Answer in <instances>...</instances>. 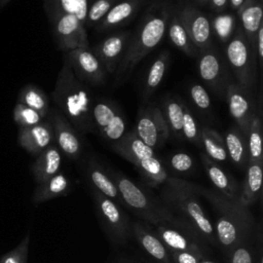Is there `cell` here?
Listing matches in <instances>:
<instances>
[{"instance_id": "13", "label": "cell", "mask_w": 263, "mask_h": 263, "mask_svg": "<svg viewBox=\"0 0 263 263\" xmlns=\"http://www.w3.org/2000/svg\"><path fill=\"white\" fill-rule=\"evenodd\" d=\"M179 14L192 45L199 50L208 49L212 39V26L209 17L191 6H186Z\"/></svg>"}, {"instance_id": "9", "label": "cell", "mask_w": 263, "mask_h": 263, "mask_svg": "<svg viewBox=\"0 0 263 263\" xmlns=\"http://www.w3.org/2000/svg\"><path fill=\"white\" fill-rule=\"evenodd\" d=\"M137 136L150 148H160L167 140L170 130L160 109L150 107L143 110L135 129Z\"/></svg>"}, {"instance_id": "49", "label": "cell", "mask_w": 263, "mask_h": 263, "mask_svg": "<svg viewBox=\"0 0 263 263\" xmlns=\"http://www.w3.org/2000/svg\"><path fill=\"white\" fill-rule=\"evenodd\" d=\"M11 0H0V8L4 7L8 2H10Z\"/></svg>"}, {"instance_id": "20", "label": "cell", "mask_w": 263, "mask_h": 263, "mask_svg": "<svg viewBox=\"0 0 263 263\" xmlns=\"http://www.w3.org/2000/svg\"><path fill=\"white\" fill-rule=\"evenodd\" d=\"M86 175H87L88 181L93 187V190L112 199L113 201L118 203L120 206L124 205L114 180L112 179L110 174H108L98 162L92 160L88 161Z\"/></svg>"}, {"instance_id": "1", "label": "cell", "mask_w": 263, "mask_h": 263, "mask_svg": "<svg viewBox=\"0 0 263 263\" xmlns=\"http://www.w3.org/2000/svg\"><path fill=\"white\" fill-rule=\"evenodd\" d=\"M198 193L211 204L216 214V241L223 251L228 255L235 247L248 242L254 220L249 206L240 201L239 196L229 197L214 188L200 185Z\"/></svg>"}, {"instance_id": "35", "label": "cell", "mask_w": 263, "mask_h": 263, "mask_svg": "<svg viewBox=\"0 0 263 263\" xmlns=\"http://www.w3.org/2000/svg\"><path fill=\"white\" fill-rule=\"evenodd\" d=\"M168 51H164L158 55V58L153 62L152 66L149 69V72L146 77L145 83V96H149L161 82L163 75L166 71L168 64Z\"/></svg>"}, {"instance_id": "40", "label": "cell", "mask_w": 263, "mask_h": 263, "mask_svg": "<svg viewBox=\"0 0 263 263\" xmlns=\"http://www.w3.org/2000/svg\"><path fill=\"white\" fill-rule=\"evenodd\" d=\"M114 0H97L92 3V5L87 10L86 22L85 25L87 26H95L98 24L109 11L112 7Z\"/></svg>"}, {"instance_id": "48", "label": "cell", "mask_w": 263, "mask_h": 263, "mask_svg": "<svg viewBox=\"0 0 263 263\" xmlns=\"http://www.w3.org/2000/svg\"><path fill=\"white\" fill-rule=\"evenodd\" d=\"M246 0H230V5L233 9H239Z\"/></svg>"}, {"instance_id": "36", "label": "cell", "mask_w": 263, "mask_h": 263, "mask_svg": "<svg viewBox=\"0 0 263 263\" xmlns=\"http://www.w3.org/2000/svg\"><path fill=\"white\" fill-rule=\"evenodd\" d=\"M183 105L175 100H170L165 103L164 119L166 121L170 133H173L178 139L183 138Z\"/></svg>"}, {"instance_id": "42", "label": "cell", "mask_w": 263, "mask_h": 263, "mask_svg": "<svg viewBox=\"0 0 263 263\" xmlns=\"http://www.w3.org/2000/svg\"><path fill=\"white\" fill-rule=\"evenodd\" d=\"M170 165L177 173H187L193 167V158L185 152H177L170 157Z\"/></svg>"}, {"instance_id": "10", "label": "cell", "mask_w": 263, "mask_h": 263, "mask_svg": "<svg viewBox=\"0 0 263 263\" xmlns=\"http://www.w3.org/2000/svg\"><path fill=\"white\" fill-rule=\"evenodd\" d=\"M155 233L171 253L182 251L204 252V241L192 229L171 224L156 226Z\"/></svg>"}, {"instance_id": "22", "label": "cell", "mask_w": 263, "mask_h": 263, "mask_svg": "<svg viewBox=\"0 0 263 263\" xmlns=\"http://www.w3.org/2000/svg\"><path fill=\"white\" fill-rule=\"evenodd\" d=\"M238 10L242 26L241 31L252 49L256 52V36L259 28L262 26V6L256 0H246Z\"/></svg>"}, {"instance_id": "2", "label": "cell", "mask_w": 263, "mask_h": 263, "mask_svg": "<svg viewBox=\"0 0 263 263\" xmlns=\"http://www.w3.org/2000/svg\"><path fill=\"white\" fill-rule=\"evenodd\" d=\"M198 185L177 177H170L161 185L160 200L172 213L190 226L208 243L215 245L214 225L200 202Z\"/></svg>"}, {"instance_id": "3", "label": "cell", "mask_w": 263, "mask_h": 263, "mask_svg": "<svg viewBox=\"0 0 263 263\" xmlns=\"http://www.w3.org/2000/svg\"><path fill=\"white\" fill-rule=\"evenodd\" d=\"M52 99L61 113L80 133L95 130L92 120V106L90 96L65 60L58 75Z\"/></svg>"}, {"instance_id": "6", "label": "cell", "mask_w": 263, "mask_h": 263, "mask_svg": "<svg viewBox=\"0 0 263 263\" xmlns=\"http://www.w3.org/2000/svg\"><path fill=\"white\" fill-rule=\"evenodd\" d=\"M92 198L98 218L112 243L124 245L129 235V223L121 206L93 189Z\"/></svg>"}, {"instance_id": "52", "label": "cell", "mask_w": 263, "mask_h": 263, "mask_svg": "<svg viewBox=\"0 0 263 263\" xmlns=\"http://www.w3.org/2000/svg\"><path fill=\"white\" fill-rule=\"evenodd\" d=\"M196 1H198V2H201V3H204V2H208L209 0H196Z\"/></svg>"}, {"instance_id": "18", "label": "cell", "mask_w": 263, "mask_h": 263, "mask_svg": "<svg viewBox=\"0 0 263 263\" xmlns=\"http://www.w3.org/2000/svg\"><path fill=\"white\" fill-rule=\"evenodd\" d=\"M133 234L140 248L157 263H173L172 257L158 235L141 222H135L132 226Z\"/></svg>"}, {"instance_id": "25", "label": "cell", "mask_w": 263, "mask_h": 263, "mask_svg": "<svg viewBox=\"0 0 263 263\" xmlns=\"http://www.w3.org/2000/svg\"><path fill=\"white\" fill-rule=\"evenodd\" d=\"M262 185V163L249 162L243 180L241 191L239 192L240 201L250 208L261 195Z\"/></svg>"}, {"instance_id": "51", "label": "cell", "mask_w": 263, "mask_h": 263, "mask_svg": "<svg viewBox=\"0 0 263 263\" xmlns=\"http://www.w3.org/2000/svg\"><path fill=\"white\" fill-rule=\"evenodd\" d=\"M119 263H136L134 261H125V260H121Z\"/></svg>"}, {"instance_id": "30", "label": "cell", "mask_w": 263, "mask_h": 263, "mask_svg": "<svg viewBox=\"0 0 263 263\" xmlns=\"http://www.w3.org/2000/svg\"><path fill=\"white\" fill-rule=\"evenodd\" d=\"M17 103L37 111L43 118L48 113V99L44 91L35 85L24 86L18 93Z\"/></svg>"}, {"instance_id": "34", "label": "cell", "mask_w": 263, "mask_h": 263, "mask_svg": "<svg viewBox=\"0 0 263 263\" xmlns=\"http://www.w3.org/2000/svg\"><path fill=\"white\" fill-rule=\"evenodd\" d=\"M198 71L201 79L210 85H215L221 75V64L214 52L205 51L199 59Z\"/></svg>"}, {"instance_id": "33", "label": "cell", "mask_w": 263, "mask_h": 263, "mask_svg": "<svg viewBox=\"0 0 263 263\" xmlns=\"http://www.w3.org/2000/svg\"><path fill=\"white\" fill-rule=\"evenodd\" d=\"M248 163H262V140H261V123L257 116L251 120L248 130Z\"/></svg>"}, {"instance_id": "39", "label": "cell", "mask_w": 263, "mask_h": 263, "mask_svg": "<svg viewBox=\"0 0 263 263\" xmlns=\"http://www.w3.org/2000/svg\"><path fill=\"white\" fill-rule=\"evenodd\" d=\"M30 234L28 233L21 243L0 258V263H27L29 253Z\"/></svg>"}, {"instance_id": "47", "label": "cell", "mask_w": 263, "mask_h": 263, "mask_svg": "<svg viewBox=\"0 0 263 263\" xmlns=\"http://www.w3.org/2000/svg\"><path fill=\"white\" fill-rule=\"evenodd\" d=\"M212 5L217 10H222L226 7L228 0H211Z\"/></svg>"}, {"instance_id": "50", "label": "cell", "mask_w": 263, "mask_h": 263, "mask_svg": "<svg viewBox=\"0 0 263 263\" xmlns=\"http://www.w3.org/2000/svg\"><path fill=\"white\" fill-rule=\"evenodd\" d=\"M200 263H218V262H215V261H212V260H209V259L203 258V259L200 261Z\"/></svg>"}, {"instance_id": "8", "label": "cell", "mask_w": 263, "mask_h": 263, "mask_svg": "<svg viewBox=\"0 0 263 263\" xmlns=\"http://www.w3.org/2000/svg\"><path fill=\"white\" fill-rule=\"evenodd\" d=\"M65 60L80 81L95 85L104 84L107 72L89 47L70 50L66 52Z\"/></svg>"}, {"instance_id": "43", "label": "cell", "mask_w": 263, "mask_h": 263, "mask_svg": "<svg viewBox=\"0 0 263 263\" xmlns=\"http://www.w3.org/2000/svg\"><path fill=\"white\" fill-rule=\"evenodd\" d=\"M230 263H255L254 254L248 242L235 247L229 254Z\"/></svg>"}, {"instance_id": "7", "label": "cell", "mask_w": 263, "mask_h": 263, "mask_svg": "<svg viewBox=\"0 0 263 263\" xmlns=\"http://www.w3.org/2000/svg\"><path fill=\"white\" fill-rule=\"evenodd\" d=\"M249 44L243 32L238 30L226 46V58L234 72L238 83L247 89L254 80L256 53Z\"/></svg>"}, {"instance_id": "5", "label": "cell", "mask_w": 263, "mask_h": 263, "mask_svg": "<svg viewBox=\"0 0 263 263\" xmlns=\"http://www.w3.org/2000/svg\"><path fill=\"white\" fill-rule=\"evenodd\" d=\"M170 13L164 7L160 12L149 16L127 44L123 57L116 69V78L119 81L130 74L139 62L153 49L164 36Z\"/></svg>"}, {"instance_id": "32", "label": "cell", "mask_w": 263, "mask_h": 263, "mask_svg": "<svg viewBox=\"0 0 263 263\" xmlns=\"http://www.w3.org/2000/svg\"><path fill=\"white\" fill-rule=\"evenodd\" d=\"M137 5V0H123L112 6L101 20L100 29H109L121 24L135 12Z\"/></svg>"}, {"instance_id": "24", "label": "cell", "mask_w": 263, "mask_h": 263, "mask_svg": "<svg viewBox=\"0 0 263 263\" xmlns=\"http://www.w3.org/2000/svg\"><path fill=\"white\" fill-rule=\"evenodd\" d=\"M44 7L50 21L63 14H73L85 27L87 0H44Z\"/></svg>"}, {"instance_id": "23", "label": "cell", "mask_w": 263, "mask_h": 263, "mask_svg": "<svg viewBox=\"0 0 263 263\" xmlns=\"http://www.w3.org/2000/svg\"><path fill=\"white\" fill-rule=\"evenodd\" d=\"M62 156L60 150L50 145L43 150L32 164V173L37 184H41L60 173Z\"/></svg>"}, {"instance_id": "46", "label": "cell", "mask_w": 263, "mask_h": 263, "mask_svg": "<svg viewBox=\"0 0 263 263\" xmlns=\"http://www.w3.org/2000/svg\"><path fill=\"white\" fill-rule=\"evenodd\" d=\"M256 52L259 60V65L262 67L263 61V25L259 28L256 36Z\"/></svg>"}, {"instance_id": "28", "label": "cell", "mask_w": 263, "mask_h": 263, "mask_svg": "<svg viewBox=\"0 0 263 263\" xmlns=\"http://www.w3.org/2000/svg\"><path fill=\"white\" fill-rule=\"evenodd\" d=\"M200 146L204 149L205 155L214 161H225L227 152L222 136L213 128L202 127L200 129Z\"/></svg>"}, {"instance_id": "41", "label": "cell", "mask_w": 263, "mask_h": 263, "mask_svg": "<svg viewBox=\"0 0 263 263\" xmlns=\"http://www.w3.org/2000/svg\"><path fill=\"white\" fill-rule=\"evenodd\" d=\"M234 17L230 14H221L215 17L213 26L216 34L221 40H228L234 29Z\"/></svg>"}, {"instance_id": "11", "label": "cell", "mask_w": 263, "mask_h": 263, "mask_svg": "<svg viewBox=\"0 0 263 263\" xmlns=\"http://www.w3.org/2000/svg\"><path fill=\"white\" fill-rule=\"evenodd\" d=\"M59 46L70 51L79 47H89L85 27L73 14H63L50 21Z\"/></svg>"}, {"instance_id": "12", "label": "cell", "mask_w": 263, "mask_h": 263, "mask_svg": "<svg viewBox=\"0 0 263 263\" xmlns=\"http://www.w3.org/2000/svg\"><path fill=\"white\" fill-rule=\"evenodd\" d=\"M95 126L109 141L115 143L125 134V120L110 104L98 102L92 106Z\"/></svg>"}, {"instance_id": "14", "label": "cell", "mask_w": 263, "mask_h": 263, "mask_svg": "<svg viewBox=\"0 0 263 263\" xmlns=\"http://www.w3.org/2000/svg\"><path fill=\"white\" fill-rule=\"evenodd\" d=\"M129 38V32H121L108 37L93 47L91 51L101 62L106 72L112 74L116 71Z\"/></svg>"}, {"instance_id": "19", "label": "cell", "mask_w": 263, "mask_h": 263, "mask_svg": "<svg viewBox=\"0 0 263 263\" xmlns=\"http://www.w3.org/2000/svg\"><path fill=\"white\" fill-rule=\"evenodd\" d=\"M113 150L134 165L140 161L154 156V150L147 146L136 134L135 129L113 144Z\"/></svg>"}, {"instance_id": "45", "label": "cell", "mask_w": 263, "mask_h": 263, "mask_svg": "<svg viewBox=\"0 0 263 263\" xmlns=\"http://www.w3.org/2000/svg\"><path fill=\"white\" fill-rule=\"evenodd\" d=\"M173 263H200L204 258V252L182 251L171 253Z\"/></svg>"}, {"instance_id": "16", "label": "cell", "mask_w": 263, "mask_h": 263, "mask_svg": "<svg viewBox=\"0 0 263 263\" xmlns=\"http://www.w3.org/2000/svg\"><path fill=\"white\" fill-rule=\"evenodd\" d=\"M53 139L51 120H42L40 123L29 127H18L17 141L20 146L33 155H39L51 145Z\"/></svg>"}, {"instance_id": "21", "label": "cell", "mask_w": 263, "mask_h": 263, "mask_svg": "<svg viewBox=\"0 0 263 263\" xmlns=\"http://www.w3.org/2000/svg\"><path fill=\"white\" fill-rule=\"evenodd\" d=\"M200 158L204 171L217 191L229 197L239 196L238 185L230 175H228L216 161L209 158L205 154L202 153Z\"/></svg>"}, {"instance_id": "29", "label": "cell", "mask_w": 263, "mask_h": 263, "mask_svg": "<svg viewBox=\"0 0 263 263\" xmlns=\"http://www.w3.org/2000/svg\"><path fill=\"white\" fill-rule=\"evenodd\" d=\"M135 166L150 187L161 186L168 178L165 167L155 155L140 161Z\"/></svg>"}, {"instance_id": "37", "label": "cell", "mask_w": 263, "mask_h": 263, "mask_svg": "<svg viewBox=\"0 0 263 263\" xmlns=\"http://www.w3.org/2000/svg\"><path fill=\"white\" fill-rule=\"evenodd\" d=\"M13 119L18 127H29L40 123L44 118L37 111L16 103L13 109Z\"/></svg>"}, {"instance_id": "17", "label": "cell", "mask_w": 263, "mask_h": 263, "mask_svg": "<svg viewBox=\"0 0 263 263\" xmlns=\"http://www.w3.org/2000/svg\"><path fill=\"white\" fill-rule=\"evenodd\" d=\"M50 119L53 137L60 150L68 157L76 159L81 152V143L76 129L60 112H54Z\"/></svg>"}, {"instance_id": "26", "label": "cell", "mask_w": 263, "mask_h": 263, "mask_svg": "<svg viewBox=\"0 0 263 263\" xmlns=\"http://www.w3.org/2000/svg\"><path fill=\"white\" fill-rule=\"evenodd\" d=\"M70 189V181L68 177L62 173H58L47 181L38 184L32 200L35 204L41 203L67 194Z\"/></svg>"}, {"instance_id": "4", "label": "cell", "mask_w": 263, "mask_h": 263, "mask_svg": "<svg viewBox=\"0 0 263 263\" xmlns=\"http://www.w3.org/2000/svg\"><path fill=\"white\" fill-rule=\"evenodd\" d=\"M110 176L118 188L123 204L146 223L155 226L171 224L174 226H185L192 229L175 216L160 199L153 197L142 186L138 185L120 173H111Z\"/></svg>"}, {"instance_id": "38", "label": "cell", "mask_w": 263, "mask_h": 263, "mask_svg": "<svg viewBox=\"0 0 263 263\" xmlns=\"http://www.w3.org/2000/svg\"><path fill=\"white\" fill-rule=\"evenodd\" d=\"M182 134L183 138L200 146V129L198 128V123H196L193 115L185 105H183Z\"/></svg>"}, {"instance_id": "31", "label": "cell", "mask_w": 263, "mask_h": 263, "mask_svg": "<svg viewBox=\"0 0 263 263\" xmlns=\"http://www.w3.org/2000/svg\"><path fill=\"white\" fill-rule=\"evenodd\" d=\"M167 32L170 40L174 43L176 47L184 51L186 54H193L195 47L192 45L187 31L183 25V22L180 17V14H173L172 17H168L167 21Z\"/></svg>"}, {"instance_id": "27", "label": "cell", "mask_w": 263, "mask_h": 263, "mask_svg": "<svg viewBox=\"0 0 263 263\" xmlns=\"http://www.w3.org/2000/svg\"><path fill=\"white\" fill-rule=\"evenodd\" d=\"M227 155H229L232 162L243 167L248 165V147L243 139V134L238 127L230 128L224 139Z\"/></svg>"}, {"instance_id": "44", "label": "cell", "mask_w": 263, "mask_h": 263, "mask_svg": "<svg viewBox=\"0 0 263 263\" xmlns=\"http://www.w3.org/2000/svg\"><path fill=\"white\" fill-rule=\"evenodd\" d=\"M190 96L194 104L202 109L208 110L211 106V99L205 88L199 84H194L190 88Z\"/></svg>"}, {"instance_id": "15", "label": "cell", "mask_w": 263, "mask_h": 263, "mask_svg": "<svg viewBox=\"0 0 263 263\" xmlns=\"http://www.w3.org/2000/svg\"><path fill=\"white\" fill-rule=\"evenodd\" d=\"M226 100L231 117L240 132L247 136L251 120L255 115L246 89L240 85L229 84L226 89Z\"/></svg>"}]
</instances>
